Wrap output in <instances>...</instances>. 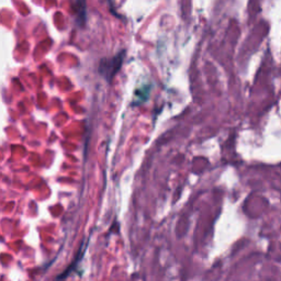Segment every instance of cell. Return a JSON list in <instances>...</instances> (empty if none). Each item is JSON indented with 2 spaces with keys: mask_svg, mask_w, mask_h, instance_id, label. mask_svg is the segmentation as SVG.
<instances>
[{
  "mask_svg": "<svg viewBox=\"0 0 281 281\" xmlns=\"http://www.w3.org/2000/svg\"><path fill=\"white\" fill-rule=\"evenodd\" d=\"M123 58H124L123 52L119 53L118 55L113 56L111 58H103L99 65V73L107 80H111L113 77H115V75H117L121 66H122Z\"/></svg>",
  "mask_w": 281,
  "mask_h": 281,
  "instance_id": "cell-1",
  "label": "cell"
}]
</instances>
